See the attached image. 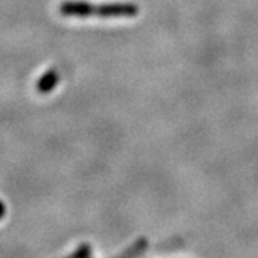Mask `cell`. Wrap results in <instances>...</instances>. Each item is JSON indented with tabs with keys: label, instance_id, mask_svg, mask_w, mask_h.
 <instances>
[{
	"label": "cell",
	"instance_id": "1",
	"mask_svg": "<svg viewBox=\"0 0 258 258\" xmlns=\"http://www.w3.org/2000/svg\"><path fill=\"white\" fill-rule=\"evenodd\" d=\"M59 12L66 18H89V16H101V18H116V16H131L135 15V8L131 5H105L95 6L86 2H69L66 0L60 3Z\"/></svg>",
	"mask_w": 258,
	"mask_h": 258
},
{
	"label": "cell",
	"instance_id": "2",
	"mask_svg": "<svg viewBox=\"0 0 258 258\" xmlns=\"http://www.w3.org/2000/svg\"><path fill=\"white\" fill-rule=\"evenodd\" d=\"M57 83H59V72L56 69H50L40 76L36 85L37 92L42 95L50 93L57 86Z\"/></svg>",
	"mask_w": 258,
	"mask_h": 258
},
{
	"label": "cell",
	"instance_id": "3",
	"mask_svg": "<svg viewBox=\"0 0 258 258\" xmlns=\"http://www.w3.org/2000/svg\"><path fill=\"white\" fill-rule=\"evenodd\" d=\"M3 214H5V205H3V203L0 201V218L3 217Z\"/></svg>",
	"mask_w": 258,
	"mask_h": 258
}]
</instances>
